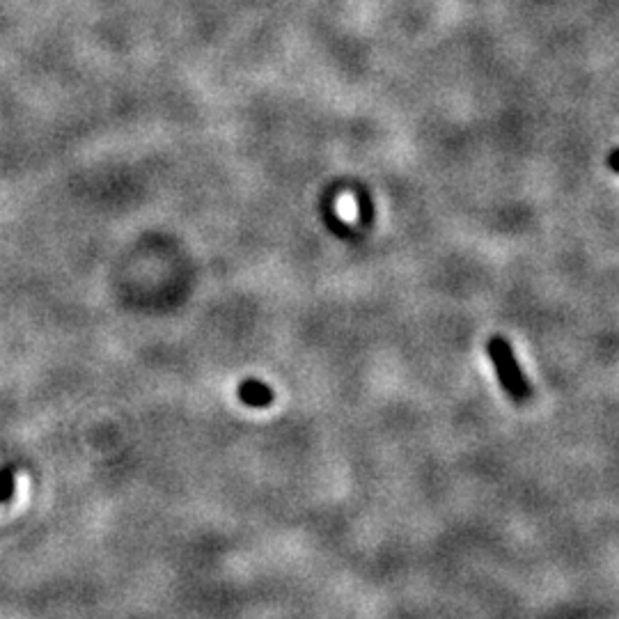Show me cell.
I'll return each mask as SVG.
<instances>
[{
	"label": "cell",
	"mask_w": 619,
	"mask_h": 619,
	"mask_svg": "<svg viewBox=\"0 0 619 619\" xmlns=\"http://www.w3.org/2000/svg\"><path fill=\"white\" fill-rule=\"evenodd\" d=\"M487 356L491 360L493 370H496L500 388L514 404H526L532 399V386L528 376L523 374L519 358H516L512 344L503 335H493L487 342Z\"/></svg>",
	"instance_id": "cell-1"
},
{
	"label": "cell",
	"mask_w": 619,
	"mask_h": 619,
	"mask_svg": "<svg viewBox=\"0 0 619 619\" xmlns=\"http://www.w3.org/2000/svg\"><path fill=\"white\" fill-rule=\"evenodd\" d=\"M239 402L250 406V409H266L273 404V390L262 381L248 379L239 383Z\"/></svg>",
	"instance_id": "cell-2"
},
{
	"label": "cell",
	"mask_w": 619,
	"mask_h": 619,
	"mask_svg": "<svg viewBox=\"0 0 619 619\" xmlns=\"http://www.w3.org/2000/svg\"><path fill=\"white\" fill-rule=\"evenodd\" d=\"M17 480V470L14 466H3L0 468V505L7 503L14 496V482Z\"/></svg>",
	"instance_id": "cell-3"
},
{
	"label": "cell",
	"mask_w": 619,
	"mask_h": 619,
	"mask_svg": "<svg viewBox=\"0 0 619 619\" xmlns=\"http://www.w3.org/2000/svg\"><path fill=\"white\" fill-rule=\"evenodd\" d=\"M606 163H608V168H610V170L617 172V175H619V147H617V150H613V152L608 154Z\"/></svg>",
	"instance_id": "cell-4"
}]
</instances>
